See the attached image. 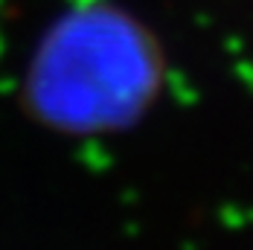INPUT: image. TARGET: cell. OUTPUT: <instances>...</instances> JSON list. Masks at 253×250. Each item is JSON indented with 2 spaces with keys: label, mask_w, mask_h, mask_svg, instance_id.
<instances>
[]
</instances>
